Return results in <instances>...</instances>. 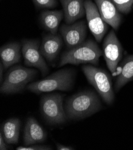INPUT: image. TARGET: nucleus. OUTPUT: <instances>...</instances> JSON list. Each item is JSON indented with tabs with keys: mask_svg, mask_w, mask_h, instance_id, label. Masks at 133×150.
Returning <instances> with one entry per match:
<instances>
[{
	"mask_svg": "<svg viewBox=\"0 0 133 150\" xmlns=\"http://www.w3.org/2000/svg\"><path fill=\"white\" fill-rule=\"evenodd\" d=\"M66 24H72L85 15L84 0H60Z\"/></svg>",
	"mask_w": 133,
	"mask_h": 150,
	"instance_id": "2eb2a0df",
	"label": "nucleus"
},
{
	"mask_svg": "<svg viewBox=\"0 0 133 150\" xmlns=\"http://www.w3.org/2000/svg\"><path fill=\"white\" fill-rule=\"evenodd\" d=\"M8 145L4 141V139H3L1 134H0V149H1V150L9 149V148H10V147L8 146Z\"/></svg>",
	"mask_w": 133,
	"mask_h": 150,
	"instance_id": "4be33fe9",
	"label": "nucleus"
},
{
	"mask_svg": "<svg viewBox=\"0 0 133 150\" xmlns=\"http://www.w3.org/2000/svg\"><path fill=\"white\" fill-rule=\"evenodd\" d=\"M56 149L57 150H74L75 149L70 146H67L63 144L57 143Z\"/></svg>",
	"mask_w": 133,
	"mask_h": 150,
	"instance_id": "5701e85b",
	"label": "nucleus"
},
{
	"mask_svg": "<svg viewBox=\"0 0 133 150\" xmlns=\"http://www.w3.org/2000/svg\"><path fill=\"white\" fill-rule=\"evenodd\" d=\"M84 7L88 28L96 40L100 42L108 31V24L103 20L96 4L91 0H85Z\"/></svg>",
	"mask_w": 133,
	"mask_h": 150,
	"instance_id": "1a4fd4ad",
	"label": "nucleus"
},
{
	"mask_svg": "<svg viewBox=\"0 0 133 150\" xmlns=\"http://www.w3.org/2000/svg\"><path fill=\"white\" fill-rule=\"evenodd\" d=\"M22 44L12 42L3 45L0 49L1 64L4 69H8L21 61Z\"/></svg>",
	"mask_w": 133,
	"mask_h": 150,
	"instance_id": "4468645a",
	"label": "nucleus"
},
{
	"mask_svg": "<svg viewBox=\"0 0 133 150\" xmlns=\"http://www.w3.org/2000/svg\"><path fill=\"white\" fill-rule=\"evenodd\" d=\"M17 150H52V147L46 145L35 144L30 145L20 146L16 148Z\"/></svg>",
	"mask_w": 133,
	"mask_h": 150,
	"instance_id": "412c9836",
	"label": "nucleus"
},
{
	"mask_svg": "<svg viewBox=\"0 0 133 150\" xmlns=\"http://www.w3.org/2000/svg\"><path fill=\"white\" fill-rule=\"evenodd\" d=\"M61 36L68 49L82 43L87 36V25L84 21L72 24H63L60 28Z\"/></svg>",
	"mask_w": 133,
	"mask_h": 150,
	"instance_id": "9d476101",
	"label": "nucleus"
},
{
	"mask_svg": "<svg viewBox=\"0 0 133 150\" xmlns=\"http://www.w3.org/2000/svg\"><path fill=\"white\" fill-rule=\"evenodd\" d=\"M41 113L49 124L59 125L67 120L63 105V95L59 93L44 95L40 100Z\"/></svg>",
	"mask_w": 133,
	"mask_h": 150,
	"instance_id": "423d86ee",
	"label": "nucleus"
},
{
	"mask_svg": "<svg viewBox=\"0 0 133 150\" xmlns=\"http://www.w3.org/2000/svg\"><path fill=\"white\" fill-rule=\"evenodd\" d=\"M75 76V71L73 69H62L45 79L29 83L26 89L37 95L56 91H69L74 84Z\"/></svg>",
	"mask_w": 133,
	"mask_h": 150,
	"instance_id": "f03ea898",
	"label": "nucleus"
},
{
	"mask_svg": "<svg viewBox=\"0 0 133 150\" xmlns=\"http://www.w3.org/2000/svg\"><path fill=\"white\" fill-rule=\"evenodd\" d=\"M101 103L98 95L92 91L80 92L69 97L64 105L67 120H78L99 111Z\"/></svg>",
	"mask_w": 133,
	"mask_h": 150,
	"instance_id": "f257e3e1",
	"label": "nucleus"
},
{
	"mask_svg": "<svg viewBox=\"0 0 133 150\" xmlns=\"http://www.w3.org/2000/svg\"><path fill=\"white\" fill-rule=\"evenodd\" d=\"M64 17L63 10H47L40 14V22L42 26L52 34H57L59 25Z\"/></svg>",
	"mask_w": 133,
	"mask_h": 150,
	"instance_id": "f3484780",
	"label": "nucleus"
},
{
	"mask_svg": "<svg viewBox=\"0 0 133 150\" xmlns=\"http://www.w3.org/2000/svg\"><path fill=\"white\" fill-rule=\"evenodd\" d=\"M103 20L114 30L119 29L122 16L111 0H94Z\"/></svg>",
	"mask_w": 133,
	"mask_h": 150,
	"instance_id": "ddd939ff",
	"label": "nucleus"
},
{
	"mask_svg": "<svg viewBox=\"0 0 133 150\" xmlns=\"http://www.w3.org/2000/svg\"><path fill=\"white\" fill-rule=\"evenodd\" d=\"M38 71L21 65L10 68L1 86V93L6 95L16 94L23 92L27 86L38 75Z\"/></svg>",
	"mask_w": 133,
	"mask_h": 150,
	"instance_id": "20e7f679",
	"label": "nucleus"
},
{
	"mask_svg": "<svg viewBox=\"0 0 133 150\" xmlns=\"http://www.w3.org/2000/svg\"><path fill=\"white\" fill-rule=\"evenodd\" d=\"M3 69H4V67L3 66V65L1 64V68H0V69H1V81H2V80H3Z\"/></svg>",
	"mask_w": 133,
	"mask_h": 150,
	"instance_id": "b1692460",
	"label": "nucleus"
},
{
	"mask_svg": "<svg viewBox=\"0 0 133 150\" xmlns=\"http://www.w3.org/2000/svg\"><path fill=\"white\" fill-rule=\"evenodd\" d=\"M118 10L123 14H128L132 9L133 0H111Z\"/></svg>",
	"mask_w": 133,
	"mask_h": 150,
	"instance_id": "6ab92c4d",
	"label": "nucleus"
},
{
	"mask_svg": "<svg viewBox=\"0 0 133 150\" xmlns=\"http://www.w3.org/2000/svg\"><path fill=\"white\" fill-rule=\"evenodd\" d=\"M62 39L60 35L50 33L44 36L39 50L49 63L53 64L60 53L63 46Z\"/></svg>",
	"mask_w": 133,
	"mask_h": 150,
	"instance_id": "f8f14e48",
	"label": "nucleus"
},
{
	"mask_svg": "<svg viewBox=\"0 0 133 150\" xmlns=\"http://www.w3.org/2000/svg\"><path fill=\"white\" fill-rule=\"evenodd\" d=\"M124 49L116 35L113 30H111L103 42V54L106 65L115 76L117 68L122 58Z\"/></svg>",
	"mask_w": 133,
	"mask_h": 150,
	"instance_id": "6e6552de",
	"label": "nucleus"
},
{
	"mask_svg": "<svg viewBox=\"0 0 133 150\" xmlns=\"http://www.w3.org/2000/svg\"><path fill=\"white\" fill-rule=\"evenodd\" d=\"M47 138V133L32 117L27 118L23 131V144L30 145L35 144H41Z\"/></svg>",
	"mask_w": 133,
	"mask_h": 150,
	"instance_id": "9b49d317",
	"label": "nucleus"
},
{
	"mask_svg": "<svg viewBox=\"0 0 133 150\" xmlns=\"http://www.w3.org/2000/svg\"><path fill=\"white\" fill-rule=\"evenodd\" d=\"M36 7L39 8H52L58 5L57 0H32Z\"/></svg>",
	"mask_w": 133,
	"mask_h": 150,
	"instance_id": "aec40b11",
	"label": "nucleus"
},
{
	"mask_svg": "<svg viewBox=\"0 0 133 150\" xmlns=\"http://www.w3.org/2000/svg\"><path fill=\"white\" fill-rule=\"evenodd\" d=\"M21 121L18 118L8 119L3 125L0 134L9 145H16L19 142Z\"/></svg>",
	"mask_w": 133,
	"mask_h": 150,
	"instance_id": "a211bd4d",
	"label": "nucleus"
},
{
	"mask_svg": "<svg viewBox=\"0 0 133 150\" xmlns=\"http://www.w3.org/2000/svg\"><path fill=\"white\" fill-rule=\"evenodd\" d=\"M102 54L103 52L98 44L91 39L87 40L78 46L63 52L59 61L58 67L67 64L78 65L90 64L97 65Z\"/></svg>",
	"mask_w": 133,
	"mask_h": 150,
	"instance_id": "7ed1b4c3",
	"label": "nucleus"
},
{
	"mask_svg": "<svg viewBox=\"0 0 133 150\" xmlns=\"http://www.w3.org/2000/svg\"><path fill=\"white\" fill-rule=\"evenodd\" d=\"M82 70L89 82L107 105L114 102L115 94L109 74L105 70L92 65H85Z\"/></svg>",
	"mask_w": 133,
	"mask_h": 150,
	"instance_id": "39448f33",
	"label": "nucleus"
},
{
	"mask_svg": "<svg viewBox=\"0 0 133 150\" xmlns=\"http://www.w3.org/2000/svg\"><path fill=\"white\" fill-rule=\"evenodd\" d=\"M116 77L115 91L118 92L126 84L133 80V54L125 57L118 65L114 77Z\"/></svg>",
	"mask_w": 133,
	"mask_h": 150,
	"instance_id": "dca6fc26",
	"label": "nucleus"
},
{
	"mask_svg": "<svg viewBox=\"0 0 133 150\" xmlns=\"http://www.w3.org/2000/svg\"><path fill=\"white\" fill-rule=\"evenodd\" d=\"M21 44L24 64L27 67L39 69L42 76H46L49 72V68L40 52L39 41L38 40H23Z\"/></svg>",
	"mask_w": 133,
	"mask_h": 150,
	"instance_id": "0eeeda50",
	"label": "nucleus"
}]
</instances>
